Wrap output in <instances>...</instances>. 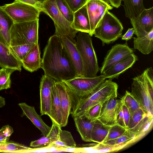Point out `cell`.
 I'll list each match as a JSON object with an SVG mask.
<instances>
[{"label":"cell","instance_id":"1","mask_svg":"<svg viewBox=\"0 0 153 153\" xmlns=\"http://www.w3.org/2000/svg\"><path fill=\"white\" fill-rule=\"evenodd\" d=\"M41 68L44 74L56 81L77 77L60 37L54 34L49 39L44 49Z\"/></svg>","mask_w":153,"mask_h":153},{"label":"cell","instance_id":"2","mask_svg":"<svg viewBox=\"0 0 153 153\" xmlns=\"http://www.w3.org/2000/svg\"><path fill=\"white\" fill-rule=\"evenodd\" d=\"M118 88L117 83L111 79H106L91 94L76 102L72 108V117L83 116L93 106L100 103H104L110 99L117 98Z\"/></svg>","mask_w":153,"mask_h":153},{"label":"cell","instance_id":"3","mask_svg":"<svg viewBox=\"0 0 153 153\" xmlns=\"http://www.w3.org/2000/svg\"><path fill=\"white\" fill-rule=\"evenodd\" d=\"M147 114L153 115V71L148 68L132 79L130 92Z\"/></svg>","mask_w":153,"mask_h":153},{"label":"cell","instance_id":"4","mask_svg":"<svg viewBox=\"0 0 153 153\" xmlns=\"http://www.w3.org/2000/svg\"><path fill=\"white\" fill-rule=\"evenodd\" d=\"M78 32L76 36V45L82 63L83 77H95L97 76L99 67L91 36L87 33Z\"/></svg>","mask_w":153,"mask_h":153},{"label":"cell","instance_id":"5","mask_svg":"<svg viewBox=\"0 0 153 153\" xmlns=\"http://www.w3.org/2000/svg\"><path fill=\"white\" fill-rule=\"evenodd\" d=\"M106 79L103 75L101 74L92 77H76L62 81L70 90L72 108L79 100L91 94Z\"/></svg>","mask_w":153,"mask_h":153},{"label":"cell","instance_id":"6","mask_svg":"<svg viewBox=\"0 0 153 153\" xmlns=\"http://www.w3.org/2000/svg\"><path fill=\"white\" fill-rule=\"evenodd\" d=\"M123 28L120 20L107 10L99 21L93 35L102 42V46L113 42L122 36Z\"/></svg>","mask_w":153,"mask_h":153},{"label":"cell","instance_id":"7","mask_svg":"<svg viewBox=\"0 0 153 153\" xmlns=\"http://www.w3.org/2000/svg\"><path fill=\"white\" fill-rule=\"evenodd\" d=\"M39 19L14 23L10 30V46L38 43Z\"/></svg>","mask_w":153,"mask_h":153},{"label":"cell","instance_id":"8","mask_svg":"<svg viewBox=\"0 0 153 153\" xmlns=\"http://www.w3.org/2000/svg\"><path fill=\"white\" fill-rule=\"evenodd\" d=\"M42 11L53 20L55 27L54 34L60 37H66L74 40L78 31L74 29L59 10L55 0H46L42 4Z\"/></svg>","mask_w":153,"mask_h":153},{"label":"cell","instance_id":"9","mask_svg":"<svg viewBox=\"0 0 153 153\" xmlns=\"http://www.w3.org/2000/svg\"><path fill=\"white\" fill-rule=\"evenodd\" d=\"M1 7L14 23L32 21L39 19L41 11L33 5L14 1Z\"/></svg>","mask_w":153,"mask_h":153},{"label":"cell","instance_id":"10","mask_svg":"<svg viewBox=\"0 0 153 153\" xmlns=\"http://www.w3.org/2000/svg\"><path fill=\"white\" fill-rule=\"evenodd\" d=\"M134 49L130 48L127 42L112 46L106 54L100 70L101 74L118 62L134 53Z\"/></svg>","mask_w":153,"mask_h":153},{"label":"cell","instance_id":"11","mask_svg":"<svg viewBox=\"0 0 153 153\" xmlns=\"http://www.w3.org/2000/svg\"><path fill=\"white\" fill-rule=\"evenodd\" d=\"M86 4L91 27L89 35L92 36L95 28L105 13L112 10L113 7L108 0H88Z\"/></svg>","mask_w":153,"mask_h":153},{"label":"cell","instance_id":"12","mask_svg":"<svg viewBox=\"0 0 153 153\" xmlns=\"http://www.w3.org/2000/svg\"><path fill=\"white\" fill-rule=\"evenodd\" d=\"M130 19L134 34L137 37L144 36L153 29V7L145 8L137 17Z\"/></svg>","mask_w":153,"mask_h":153},{"label":"cell","instance_id":"13","mask_svg":"<svg viewBox=\"0 0 153 153\" xmlns=\"http://www.w3.org/2000/svg\"><path fill=\"white\" fill-rule=\"evenodd\" d=\"M57 91L61 106L62 120L61 127L67 125L69 116L71 114L72 101L70 90L63 81L55 82Z\"/></svg>","mask_w":153,"mask_h":153},{"label":"cell","instance_id":"14","mask_svg":"<svg viewBox=\"0 0 153 153\" xmlns=\"http://www.w3.org/2000/svg\"><path fill=\"white\" fill-rule=\"evenodd\" d=\"M55 82L54 79L45 74L41 78L39 87L41 115L50 117L51 88Z\"/></svg>","mask_w":153,"mask_h":153},{"label":"cell","instance_id":"15","mask_svg":"<svg viewBox=\"0 0 153 153\" xmlns=\"http://www.w3.org/2000/svg\"><path fill=\"white\" fill-rule=\"evenodd\" d=\"M121 101V99L112 98L104 103L97 120L109 126L117 123V114Z\"/></svg>","mask_w":153,"mask_h":153},{"label":"cell","instance_id":"16","mask_svg":"<svg viewBox=\"0 0 153 153\" xmlns=\"http://www.w3.org/2000/svg\"><path fill=\"white\" fill-rule=\"evenodd\" d=\"M60 38L75 69L77 77H83V66L81 56L76 45V40H72L66 37Z\"/></svg>","mask_w":153,"mask_h":153},{"label":"cell","instance_id":"17","mask_svg":"<svg viewBox=\"0 0 153 153\" xmlns=\"http://www.w3.org/2000/svg\"><path fill=\"white\" fill-rule=\"evenodd\" d=\"M18 105L22 111V115L28 118L40 131L43 135L46 136L51 127L44 122L41 116L36 111L34 107L29 105L25 102L20 103Z\"/></svg>","mask_w":153,"mask_h":153},{"label":"cell","instance_id":"18","mask_svg":"<svg viewBox=\"0 0 153 153\" xmlns=\"http://www.w3.org/2000/svg\"><path fill=\"white\" fill-rule=\"evenodd\" d=\"M138 60L137 56L132 53L124 59L118 62L102 74L106 79H112L117 78L119 75L131 67Z\"/></svg>","mask_w":153,"mask_h":153},{"label":"cell","instance_id":"19","mask_svg":"<svg viewBox=\"0 0 153 153\" xmlns=\"http://www.w3.org/2000/svg\"><path fill=\"white\" fill-rule=\"evenodd\" d=\"M42 60L39 45L37 43L34 44L21 63L25 69L33 72L41 68Z\"/></svg>","mask_w":153,"mask_h":153},{"label":"cell","instance_id":"20","mask_svg":"<svg viewBox=\"0 0 153 153\" xmlns=\"http://www.w3.org/2000/svg\"><path fill=\"white\" fill-rule=\"evenodd\" d=\"M22 64L10 50L9 47L0 42V67L21 71Z\"/></svg>","mask_w":153,"mask_h":153},{"label":"cell","instance_id":"21","mask_svg":"<svg viewBox=\"0 0 153 153\" xmlns=\"http://www.w3.org/2000/svg\"><path fill=\"white\" fill-rule=\"evenodd\" d=\"M71 26L78 32L90 34V25L86 4L74 13V20Z\"/></svg>","mask_w":153,"mask_h":153},{"label":"cell","instance_id":"22","mask_svg":"<svg viewBox=\"0 0 153 153\" xmlns=\"http://www.w3.org/2000/svg\"><path fill=\"white\" fill-rule=\"evenodd\" d=\"M14 22L0 6V42L10 46V30Z\"/></svg>","mask_w":153,"mask_h":153},{"label":"cell","instance_id":"23","mask_svg":"<svg viewBox=\"0 0 153 153\" xmlns=\"http://www.w3.org/2000/svg\"><path fill=\"white\" fill-rule=\"evenodd\" d=\"M73 118L76 130L82 140L86 142H92L91 132L96 120L91 121L84 116Z\"/></svg>","mask_w":153,"mask_h":153},{"label":"cell","instance_id":"24","mask_svg":"<svg viewBox=\"0 0 153 153\" xmlns=\"http://www.w3.org/2000/svg\"><path fill=\"white\" fill-rule=\"evenodd\" d=\"M51 121L61 126L62 115L61 106L58 96L55 82L51 88L50 117Z\"/></svg>","mask_w":153,"mask_h":153},{"label":"cell","instance_id":"25","mask_svg":"<svg viewBox=\"0 0 153 153\" xmlns=\"http://www.w3.org/2000/svg\"><path fill=\"white\" fill-rule=\"evenodd\" d=\"M134 49L144 54H148L153 50V29L141 37H133Z\"/></svg>","mask_w":153,"mask_h":153},{"label":"cell","instance_id":"26","mask_svg":"<svg viewBox=\"0 0 153 153\" xmlns=\"http://www.w3.org/2000/svg\"><path fill=\"white\" fill-rule=\"evenodd\" d=\"M125 16L129 19L137 17L145 9L143 0H122Z\"/></svg>","mask_w":153,"mask_h":153},{"label":"cell","instance_id":"27","mask_svg":"<svg viewBox=\"0 0 153 153\" xmlns=\"http://www.w3.org/2000/svg\"><path fill=\"white\" fill-rule=\"evenodd\" d=\"M134 135L127 130L126 132L121 136L100 143L113 146L120 150L134 143Z\"/></svg>","mask_w":153,"mask_h":153},{"label":"cell","instance_id":"28","mask_svg":"<svg viewBox=\"0 0 153 153\" xmlns=\"http://www.w3.org/2000/svg\"><path fill=\"white\" fill-rule=\"evenodd\" d=\"M110 126L103 124L97 120L94 125L91 134L92 142L100 143L106 137Z\"/></svg>","mask_w":153,"mask_h":153},{"label":"cell","instance_id":"29","mask_svg":"<svg viewBox=\"0 0 153 153\" xmlns=\"http://www.w3.org/2000/svg\"><path fill=\"white\" fill-rule=\"evenodd\" d=\"M146 114L142 108H140L131 114L127 130L135 136L140 125Z\"/></svg>","mask_w":153,"mask_h":153},{"label":"cell","instance_id":"30","mask_svg":"<svg viewBox=\"0 0 153 153\" xmlns=\"http://www.w3.org/2000/svg\"><path fill=\"white\" fill-rule=\"evenodd\" d=\"M153 125V115L147 114L140 125L135 135L134 143L144 136L151 129Z\"/></svg>","mask_w":153,"mask_h":153},{"label":"cell","instance_id":"31","mask_svg":"<svg viewBox=\"0 0 153 153\" xmlns=\"http://www.w3.org/2000/svg\"><path fill=\"white\" fill-rule=\"evenodd\" d=\"M53 144L60 147H75L76 143L71 133L68 131L61 130L57 140Z\"/></svg>","mask_w":153,"mask_h":153},{"label":"cell","instance_id":"32","mask_svg":"<svg viewBox=\"0 0 153 153\" xmlns=\"http://www.w3.org/2000/svg\"><path fill=\"white\" fill-rule=\"evenodd\" d=\"M31 148L22 144L8 141L0 144V152H28Z\"/></svg>","mask_w":153,"mask_h":153},{"label":"cell","instance_id":"33","mask_svg":"<svg viewBox=\"0 0 153 153\" xmlns=\"http://www.w3.org/2000/svg\"><path fill=\"white\" fill-rule=\"evenodd\" d=\"M15 69L2 68L0 69V91L10 88L11 82L10 76Z\"/></svg>","mask_w":153,"mask_h":153},{"label":"cell","instance_id":"34","mask_svg":"<svg viewBox=\"0 0 153 153\" xmlns=\"http://www.w3.org/2000/svg\"><path fill=\"white\" fill-rule=\"evenodd\" d=\"M34 44H27L10 46L9 48L12 53L21 62Z\"/></svg>","mask_w":153,"mask_h":153},{"label":"cell","instance_id":"35","mask_svg":"<svg viewBox=\"0 0 153 153\" xmlns=\"http://www.w3.org/2000/svg\"><path fill=\"white\" fill-rule=\"evenodd\" d=\"M57 6L62 15L71 24L74 18V13L65 0H55Z\"/></svg>","mask_w":153,"mask_h":153},{"label":"cell","instance_id":"36","mask_svg":"<svg viewBox=\"0 0 153 153\" xmlns=\"http://www.w3.org/2000/svg\"><path fill=\"white\" fill-rule=\"evenodd\" d=\"M121 99L128 109L130 115L141 108L138 102L130 93L127 91H126L124 95Z\"/></svg>","mask_w":153,"mask_h":153},{"label":"cell","instance_id":"37","mask_svg":"<svg viewBox=\"0 0 153 153\" xmlns=\"http://www.w3.org/2000/svg\"><path fill=\"white\" fill-rule=\"evenodd\" d=\"M126 131V128L117 123L111 126L103 142L117 138L123 134Z\"/></svg>","mask_w":153,"mask_h":153},{"label":"cell","instance_id":"38","mask_svg":"<svg viewBox=\"0 0 153 153\" xmlns=\"http://www.w3.org/2000/svg\"><path fill=\"white\" fill-rule=\"evenodd\" d=\"M103 104L100 103L93 106L83 116L91 121L96 120L100 115Z\"/></svg>","mask_w":153,"mask_h":153},{"label":"cell","instance_id":"39","mask_svg":"<svg viewBox=\"0 0 153 153\" xmlns=\"http://www.w3.org/2000/svg\"><path fill=\"white\" fill-rule=\"evenodd\" d=\"M52 144L50 138L47 136L43 135L39 139L31 142L30 146L36 148H43L50 146Z\"/></svg>","mask_w":153,"mask_h":153},{"label":"cell","instance_id":"40","mask_svg":"<svg viewBox=\"0 0 153 153\" xmlns=\"http://www.w3.org/2000/svg\"><path fill=\"white\" fill-rule=\"evenodd\" d=\"M14 131L9 125L3 126L0 129V144L8 141Z\"/></svg>","mask_w":153,"mask_h":153},{"label":"cell","instance_id":"41","mask_svg":"<svg viewBox=\"0 0 153 153\" xmlns=\"http://www.w3.org/2000/svg\"><path fill=\"white\" fill-rule=\"evenodd\" d=\"M51 130L47 135L51 139L52 145L56 141L59 137L60 131L62 130L61 126L53 121Z\"/></svg>","mask_w":153,"mask_h":153},{"label":"cell","instance_id":"42","mask_svg":"<svg viewBox=\"0 0 153 153\" xmlns=\"http://www.w3.org/2000/svg\"><path fill=\"white\" fill-rule=\"evenodd\" d=\"M74 13L85 4L88 0H65Z\"/></svg>","mask_w":153,"mask_h":153},{"label":"cell","instance_id":"43","mask_svg":"<svg viewBox=\"0 0 153 153\" xmlns=\"http://www.w3.org/2000/svg\"><path fill=\"white\" fill-rule=\"evenodd\" d=\"M122 107L123 113L125 127L126 128H127L130 120V113L128 109L124 103L123 102L122 100Z\"/></svg>","mask_w":153,"mask_h":153},{"label":"cell","instance_id":"44","mask_svg":"<svg viewBox=\"0 0 153 153\" xmlns=\"http://www.w3.org/2000/svg\"><path fill=\"white\" fill-rule=\"evenodd\" d=\"M121 101L117 114V123L125 128L122 107V101L121 99Z\"/></svg>","mask_w":153,"mask_h":153},{"label":"cell","instance_id":"45","mask_svg":"<svg viewBox=\"0 0 153 153\" xmlns=\"http://www.w3.org/2000/svg\"><path fill=\"white\" fill-rule=\"evenodd\" d=\"M14 1L34 6L39 9L42 12V4L39 3L34 0H14Z\"/></svg>","mask_w":153,"mask_h":153},{"label":"cell","instance_id":"46","mask_svg":"<svg viewBox=\"0 0 153 153\" xmlns=\"http://www.w3.org/2000/svg\"><path fill=\"white\" fill-rule=\"evenodd\" d=\"M134 30L133 28H129L126 33L121 36V39L126 41L130 39L132 37Z\"/></svg>","mask_w":153,"mask_h":153},{"label":"cell","instance_id":"47","mask_svg":"<svg viewBox=\"0 0 153 153\" xmlns=\"http://www.w3.org/2000/svg\"><path fill=\"white\" fill-rule=\"evenodd\" d=\"M110 4L113 7L118 8L121 4L122 0H108Z\"/></svg>","mask_w":153,"mask_h":153},{"label":"cell","instance_id":"48","mask_svg":"<svg viewBox=\"0 0 153 153\" xmlns=\"http://www.w3.org/2000/svg\"><path fill=\"white\" fill-rule=\"evenodd\" d=\"M5 105V101L4 98L0 96V108L4 106Z\"/></svg>","mask_w":153,"mask_h":153},{"label":"cell","instance_id":"49","mask_svg":"<svg viewBox=\"0 0 153 153\" xmlns=\"http://www.w3.org/2000/svg\"><path fill=\"white\" fill-rule=\"evenodd\" d=\"M37 2L41 4L44 3L46 0H34Z\"/></svg>","mask_w":153,"mask_h":153}]
</instances>
